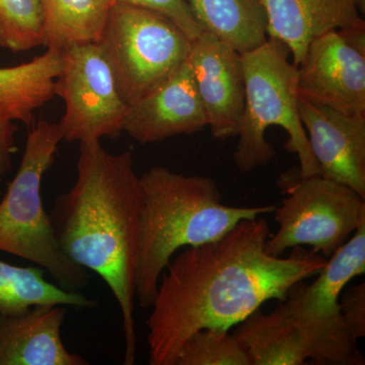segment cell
Segmentation results:
<instances>
[{"label":"cell","instance_id":"obj_1","mask_svg":"<svg viewBox=\"0 0 365 365\" xmlns=\"http://www.w3.org/2000/svg\"><path fill=\"white\" fill-rule=\"evenodd\" d=\"M268 222L244 220L220 239L184 249L160 276L148 325V364L175 365L184 343L203 329L230 330L268 300L284 302L328 259L297 247L288 257L266 252Z\"/></svg>","mask_w":365,"mask_h":365},{"label":"cell","instance_id":"obj_2","mask_svg":"<svg viewBox=\"0 0 365 365\" xmlns=\"http://www.w3.org/2000/svg\"><path fill=\"white\" fill-rule=\"evenodd\" d=\"M143 194L133 153H108L101 141L79 143L78 178L49 213L64 253L97 273L122 316L124 364L136 362L134 307Z\"/></svg>","mask_w":365,"mask_h":365},{"label":"cell","instance_id":"obj_3","mask_svg":"<svg viewBox=\"0 0 365 365\" xmlns=\"http://www.w3.org/2000/svg\"><path fill=\"white\" fill-rule=\"evenodd\" d=\"M143 204L135 294L153 306L158 282L179 250L216 241L244 220L270 215L276 206L225 205L210 177L187 176L158 165L140 176Z\"/></svg>","mask_w":365,"mask_h":365},{"label":"cell","instance_id":"obj_4","mask_svg":"<svg viewBox=\"0 0 365 365\" xmlns=\"http://www.w3.org/2000/svg\"><path fill=\"white\" fill-rule=\"evenodd\" d=\"M290 55L284 43L272 38L242 53L245 108L237 129L234 160L242 173L266 167L275 158L276 151L265 134L269 127L278 126L288 136L285 148L299 158V176H319L318 163L300 119L299 74Z\"/></svg>","mask_w":365,"mask_h":365},{"label":"cell","instance_id":"obj_5","mask_svg":"<svg viewBox=\"0 0 365 365\" xmlns=\"http://www.w3.org/2000/svg\"><path fill=\"white\" fill-rule=\"evenodd\" d=\"M61 140L58 124L45 120L29 132L18 173L0 198V251L40 266L63 289L79 292L88 287V270L60 247L41 195Z\"/></svg>","mask_w":365,"mask_h":365},{"label":"cell","instance_id":"obj_6","mask_svg":"<svg viewBox=\"0 0 365 365\" xmlns=\"http://www.w3.org/2000/svg\"><path fill=\"white\" fill-rule=\"evenodd\" d=\"M98 44L128 106L186 61L191 39L162 14L114 4Z\"/></svg>","mask_w":365,"mask_h":365},{"label":"cell","instance_id":"obj_7","mask_svg":"<svg viewBox=\"0 0 365 365\" xmlns=\"http://www.w3.org/2000/svg\"><path fill=\"white\" fill-rule=\"evenodd\" d=\"M365 272V223L316 275L311 284H295L284 300L290 318L306 345L309 359L319 364L361 365L359 340L346 326L340 295L348 283Z\"/></svg>","mask_w":365,"mask_h":365},{"label":"cell","instance_id":"obj_8","mask_svg":"<svg viewBox=\"0 0 365 365\" xmlns=\"http://www.w3.org/2000/svg\"><path fill=\"white\" fill-rule=\"evenodd\" d=\"M283 184L287 196L273 211L278 230L266 242L271 256L309 246L329 259L365 223V199L346 185L322 176Z\"/></svg>","mask_w":365,"mask_h":365},{"label":"cell","instance_id":"obj_9","mask_svg":"<svg viewBox=\"0 0 365 365\" xmlns=\"http://www.w3.org/2000/svg\"><path fill=\"white\" fill-rule=\"evenodd\" d=\"M55 95L66 104L58 126L64 140L91 143L123 132L127 106L98 43L69 46L62 51V68Z\"/></svg>","mask_w":365,"mask_h":365},{"label":"cell","instance_id":"obj_10","mask_svg":"<svg viewBox=\"0 0 365 365\" xmlns=\"http://www.w3.org/2000/svg\"><path fill=\"white\" fill-rule=\"evenodd\" d=\"M299 98L365 115V25L314 38L297 66Z\"/></svg>","mask_w":365,"mask_h":365},{"label":"cell","instance_id":"obj_11","mask_svg":"<svg viewBox=\"0 0 365 365\" xmlns=\"http://www.w3.org/2000/svg\"><path fill=\"white\" fill-rule=\"evenodd\" d=\"M187 60L211 134L218 140L237 136L245 108L242 53L203 31L191 40Z\"/></svg>","mask_w":365,"mask_h":365},{"label":"cell","instance_id":"obj_12","mask_svg":"<svg viewBox=\"0 0 365 365\" xmlns=\"http://www.w3.org/2000/svg\"><path fill=\"white\" fill-rule=\"evenodd\" d=\"M205 127L207 118L186 60L169 78L128 105L122 129L137 143L148 144L196 133Z\"/></svg>","mask_w":365,"mask_h":365},{"label":"cell","instance_id":"obj_13","mask_svg":"<svg viewBox=\"0 0 365 365\" xmlns=\"http://www.w3.org/2000/svg\"><path fill=\"white\" fill-rule=\"evenodd\" d=\"M299 115L319 176L365 199V115H347L299 98Z\"/></svg>","mask_w":365,"mask_h":365},{"label":"cell","instance_id":"obj_14","mask_svg":"<svg viewBox=\"0 0 365 365\" xmlns=\"http://www.w3.org/2000/svg\"><path fill=\"white\" fill-rule=\"evenodd\" d=\"M66 306L39 304L0 314V365H86L61 338Z\"/></svg>","mask_w":365,"mask_h":365},{"label":"cell","instance_id":"obj_15","mask_svg":"<svg viewBox=\"0 0 365 365\" xmlns=\"http://www.w3.org/2000/svg\"><path fill=\"white\" fill-rule=\"evenodd\" d=\"M269 38L287 46L299 66L319 36L365 25L357 0H264Z\"/></svg>","mask_w":365,"mask_h":365},{"label":"cell","instance_id":"obj_16","mask_svg":"<svg viewBox=\"0 0 365 365\" xmlns=\"http://www.w3.org/2000/svg\"><path fill=\"white\" fill-rule=\"evenodd\" d=\"M234 336L251 365H302L306 345L284 304L265 314L260 309L237 324Z\"/></svg>","mask_w":365,"mask_h":365},{"label":"cell","instance_id":"obj_17","mask_svg":"<svg viewBox=\"0 0 365 365\" xmlns=\"http://www.w3.org/2000/svg\"><path fill=\"white\" fill-rule=\"evenodd\" d=\"M62 51L47 49L20 66L0 67V117L30 125L34 112L55 96Z\"/></svg>","mask_w":365,"mask_h":365},{"label":"cell","instance_id":"obj_18","mask_svg":"<svg viewBox=\"0 0 365 365\" xmlns=\"http://www.w3.org/2000/svg\"><path fill=\"white\" fill-rule=\"evenodd\" d=\"M204 32L212 34L240 53L268 39L264 0H186Z\"/></svg>","mask_w":365,"mask_h":365},{"label":"cell","instance_id":"obj_19","mask_svg":"<svg viewBox=\"0 0 365 365\" xmlns=\"http://www.w3.org/2000/svg\"><path fill=\"white\" fill-rule=\"evenodd\" d=\"M42 9V45L63 51L69 46L98 43L113 0H39Z\"/></svg>","mask_w":365,"mask_h":365},{"label":"cell","instance_id":"obj_20","mask_svg":"<svg viewBox=\"0 0 365 365\" xmlns=\"http://www.w3.org/2000/svg\"><path fill=\"white\" fill-rule=\"evenodd\" d=\"M44 269L21 267L0 260V314H16L39 304L91 309L96 300L69 292L45 278Z\"/></svg>","mask_w":365,"mask_h":365},{"label":"cell","instance_id":"obj_21","mask_svg":"<svg viewBox=\"0 0 365 365\" xmlns=\"http://www.w3.org/2000/svg\"><path fill=\"white\" fill-rule=\"evenodd\" d=\"M39 0H0V47L14 53L42 45Z\"/></svg>","mask_w":365,"mask_h":365},{"label":"cell","instance_id":"obj_22","mask_svg":"<svg viewBox=\"0 0 365 365\" xmlns=\"http://www.w3.org/2000/svg\"><path fill=\"white\" fill-rule=\"evenodd\" d=\"M175 365H251L234 334L220 328L198 331L184 343Z\"/></svg>","mask_w":365,"mask_h":365},{"label":"cell","instance_id":"obj_23","mask_svg":"<svg viewBox=\"0 0 365 365\" xmlns=\"http://www.w3.org/2000/svg\"><path fill=\"white\" fill-rule=\"evenodd\" d=\"M113 2L144 7L162 14L174 21L191 40L203 32L186 0H113Z\"/></svg>","mask_w":365,"mask_h":365},{"label":"cell","instance_id":"obj_24","mask_svg":"<svg viewBox=\"0 0 365 365\" xmlns=\"http://www.w3.org/2000/svg\"><path fill=\"white\" fill-rule=\"evenodd\" d=\"M340 307L346 326L356 340L365 336V283L346 287L340 295Z\"/></svg>","mask_w":365,"mask_h":365},{"label":"cell","instance_id":"obj_25","mask_svg":"<svg viewBox=\"0 0 365 365\" xmlns=\"http://www.w3.org/2000/svg\"><path fill=\"white\" fill-rule=\"evenodd\" d=\"M18 127L11 120L0 117V182L11 169V160L16 151V136Z\"/></svg>","mask_w":365,"mask_h":365},{"label":"cell","instance_id":"obj_26","mask_svg":"<svg viewBox=\"0 0 365 365\" xmlns=\"http://www.w3.org/2000/svg\"><path fill=\"white\" fill-rule=\"evenodd\" d=\"M357 1H359L360 11L364 14L365 11V0H357Z\"/></svg>","mask_w":365,"mask_h":365},{"label":"cell","instance_id":"obj_27","mask_svg":"<svg viewBox=\"0 0 365 365\" xmlns=\"http://www.w3.org/2000/svg\"><path fill=\"white\" fill-rule=\"evenodd\" d=\"M0 198H1V194H0Z\"/></svg>","mask_w":365,"mask_h":365}]
</instances>
